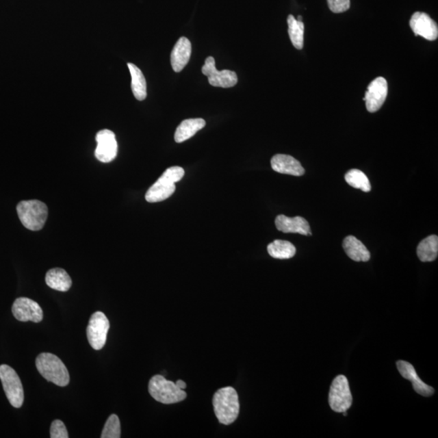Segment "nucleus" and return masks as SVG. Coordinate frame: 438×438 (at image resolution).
Here are the masks:
<instances>
[{"label":"nucleus","mask_w":438,"mask_h":438,"mask_svg":"<svg viewBox=\"0 0 438 438\" xmlns=\"http://www.w3.org/2000/svg\"><path fill=\"white\" fill-rule=\"evenodd\" d=\"M214 413L218 422L229 426L235 422L240 413L237 392L233 387L219 389L213 398Z\"/></svg>","instance_id":"nucleus-1"},{"label":"nucleus","mask_w":438,"mask_h":438,"mask_svg":"<svg viewBox=\"0 0 438 438\" xmlns=\"http://www.w3.org/2000/svg\"><path fill=\"white\" fill-rule=\"evenodd\" d=\"M35 363L38 372L48 382L62 387L69 384L70 376L67 367L55 355L41 353L38 355Z\"/></svg>","instance_id":"nucleus-2"},{"label":"nucleus","mask_w":438,"mask_h":438,"mask_svg":"<svg viewBox=\"0 0 438 438\" xmlns=\"http://www.w3.org/2000/svg\"><path fill=\"white\" fill-rule=\"evenodd\" d=\"M183 175L185 170L181 166H172L166 169L147 191L146 200L150 203H157L169 198L175 191V183L181 181Z\"/></svg>","instance_id":"nucleus-3"},{"label":"nucleus","mask_w":438,"mask_h":438,"mask_svg":"<svg viewBox=\"0 0 438 438\" xmlns=\"http://www.w3.org/2000/svg\"><path fill=\"white\" fill-rule=\"evenodd\" d=\"M16 210L22 224L26 229L34 231L43 229L48 216L45 203L38 200L22 201L17 205Z\"/></svg>","instance_id":"nucleus-4"},{"label":"nucleus","mask_w":438,"mask_h":438,"mask_svg":"<svg viewBox=\"0 0 438 438\" xmlns=\"http://www.w3.org/2000/svg\"><path fill=\"white\" fill-rule=\"evenodd\" d=\"M149 392L156 401L164 404H177L187 398V394L183 389L162 375L153 376L149 383Z\"/></svg>","instance_id":"nucleus-5"},{"label":"nucleus","mask_w":438,"mask_h":438,"mask_svg":"<svg viewBox=\"0 0 438 438\" xmlns=\"http://www.w3.org/2000/svg\"><path fill=\"white\" fill-rule=\"evenodd\" d=\"M0 380L12 407L20 409L24 402V389L16 372L7 365H0Z\"/></svg>","instance_id":"nucleus-6"},{"label":"nucleus","mask_w":438,"mask_h":438,"mask_svg":"<svg viewBox=\"0 0 438 438\" xmlns=\"http://www.w3.org/2000/svg\"><path fill=\"white\" fill-rule=\"evenodd\" d=\"M328 404L333 411L338 413H344L352 407V396L348 380L345 376H337L333 381L328 394Z\"/></svg>","instance_id":"nucleus-7"},{"label":"nucleus","mask_w":438,"mask_h":438,"mask_svg":"<svg viewBox=\"0 0 438 438\" xmlns=\"http://www.w3.org/2000/svg\"><path fill=\"white\" fill-rule=\"evenodd\" d=\"M110 322L106 315L96 312L92 315L87 326V338L94 350L102 349L106 344Z\"/></svg>","instance_id":"nucleus-8"},{"label":"nucleus","mask_w":438,"mask_h":438,"mask_svg":"<svg viewBox=\"0 0 438 438\" xmlns=\"http://www.w3.org/2000/svg\"><path fill=\"white\" fill-rule=\"evenodd\" d=\"M201 72L203 75L208 77L209 84L214 87L231 88L235 86L238 82L237 74L234 71L231 70L218 71L216 60L212 56L205 60Z\"/></svg>","instance_id":"nucleus-9"},{"label":"nucleus","mask_w":438,"mask_h":438,"mask_svg":"<svg viewBox=\"0 0 438 438\" xmlns=\"http://www.w3.org/2000/svg\"><path fill=\"white\" fill-rule=\"evenodd\" d=\"M12 314L20 322H41L43 319L42 309L36 301L29 298H17L13 303Z\"/></svg>","instance_id":"nucleus-10"},{"label":"nucleus","mask_w":438,"mask_h":438,"mask_svg":"<svg viewBox=\"0 0 438 438\" xmlns=\"http://www.w3.org/2000/svg\"><path fill=\"white\" fill-rule=\"evenodd\" d=\"M388 94V84L384 77H379L372 81L365 93L363 101H365L368 112L374 113L383 107Z\"/></svg>","instance_id":"nucleus-11"},{"label":"nucleus","mask_w":438,"mask_h":438,"mask_svg":"<svg viewBox=\"0 0 438 438\" xmlns=\"http://www.w3.org/2000/svg\"><path fill=\"white\" fill-rule=\"evenodd\" d=\"M98 146L95 150V157L102 163H111L116 159L118 152V144L116 135L112 131L104 129L99 131L96 136Z\"/></svg>","instance_id":"nucleus-12"},{"label":"nucleus","mask_w":438,"mask_h":438,"mask_svg":"<svg viewBox=\"0 0 438 438\" xmlns=\"http://www.w3.org/2000/svg\"><path fill=\"white\" fill-rule=\"evenodd\" d=\"M410 26L415 36H422L428 41H435L438 37L437 25L426 13L415 12L410 20Z\"/></svg>","instance_id":"nucleus-13"},{"label":"nucleus","mask_w":438,"mask_h":438,"mask_svg":"<svg viewBox=\"0 0 438 438\" xmlns=\"http://www.w3.org/2000/svg\"><path fill=\"white\" fill-rule=\"evenodd\" d=\"M397 368L402 378L413 383V389L416 393L424 397H430L435 394V389L420 380L415 368L410 363L404 361H398Z\"/></svg>","instance_id":"nucleus-14"},{"label":"nucleus","mask_w":438,"mask_h":438,"mask_svg":"<svg viewBox=\"0 0 438 438\" xmlns=\"http://www.w3.org/2000/svg\"><path fill=\"white\" fill-rule=\"evenodd\" d=\"M275 225L277 229L283 233H298L303 235H311L309 223L302 217L289 218L279 216L275 219Z\"/></svg>","instance_id":"nucleus-15"},{"label":"nucleus","mask_w":438,"mask_h":438,"mask_svg":"<svg viewBox=\"0 0 438 438\" xmlns=\"http://www.w3.org/2000/svg\"><path fill=\"white\" fill-rule=\"evenodd\" d=\"M271 166L276 172L302 177L305 170L295 157L287 155H276L271 159Z\"/></svg>","instance_id":"nucleus-16"},{"label":"nucleus","mask_w":438,"mask_h":438,"mask_svg":"<svg viewBox=\"0 0 438 438\" xmlns=\"http://www.w3.org/2000/svg\"><path fill=\"white\" fill-rule=\"evenodd\" d=\"M191 53L190 41L185 37L179 38L173 48L172 55H170V63H172V68L175 73L181 72L185 68L190 60Z\"/></svg>","instance_id":"nucleus-17"},{"label":"nucleus","mask_w":438,"mask_h":438,"mask_svg":"<svg viewBox=\"0 0 438 438\" xmlns=\"http://www.w3.org/2000/svg\"><path fill=\"white\" fill-rule=\"evenodd\" d=\"M343 247L347 255L355 261L366 262L370 260V251L368 250L365 245L355 236L349 235L346 237L344 240Z\"/></svg>","instance_id":"nucleus-18"},{"label":"nucleus","mask_w":438,"mask_h":438,"mask_svg":"<svg viewBox=\"0 0 438 438\" xmlns=\"http://www.w3.org/2000/svg\"><path fill=\"white\" fill-rule=\"evenodd\" d=\"M47 286L59 292H68L72 287V279L66 271L60 268L51 269L46 274Z\"/></svg>","instance_id":"nucleus-19"},{"label":"nucleus","mask_w":438,"mask_h":438,"mask_svg":"<svg viewBox=\"0 0 438 438\" xmlns=\"http://www.w3.org/2000/svg\"><path fill=\"white\" fill-rule=\"evenodd\" d=\"M207 125L203 119H188L183 120L178 126L175 134V141L182 143L194 137L197 131L203 129Z\"/></svg>","instance_id":"nucleus-20"},{"label":"nucleus","mask_w":438,"mask_h":438,"mask_svg":"<svg viewBox=\"0 0 438 438\" xmlns=\"http://www.w3.org/2000/svg\"><path fill=\"white\" fill-rule=\"evenodd\" d=\"M128 67L131 77V87L134 97L138 101H143L146 99L147 96L146 78H144L141 69L135 64L129 63Z\"/></svg>","instance_id":"nucleus-21"},{"label":"nucleus","mask_w":438,"mask_h":438,"mask_svg":"<svg viewBox=\"0 0 438 438\" xmlns=\"http://www.w3.org/2000/svg\"><path fill=\"white\" fill-rule=\"evenodd\" d=\"M438 255V237L435 235L423 240L417 247V256L422 262L435 261Z\"/></svg>","instance_id":"nucleus-22"},{"label":"nucleus","mask_w":438,"mask_h":438,"mask_svg":"<svg viewBox=\"0 0 438 438\" xmlns=\"http://www.w3.org/2000/svg\"><path fill=\"white\" fill-rule=\"evenodd\" d=\"M267 251L276 259H290L296 255V248L289 241L277 240L268 245Z\"/></svg>","instance_id":"nucleus-23"},{"label":"nucleus","mask_w":438,"mask_h":438,"mask_svg":"<svg viewBox=\"0 0 438 438\" xmlns=\"http://www.w3.org/2000/svg\"><path fill=\"white\" fill-rule=\"evenodd\" d=\"M288 34L291 41L296 49L304 47L305 25L303 21H297L292 15L287 17Z\"/></svg>","instance_id":"nucleus-24"},{"label":"nucleus","mask_w":438,"mask_h":438,"mask_svg":"<svg viewBox=\"0 0 438 438\" xmlns=\"http://www.w3.org/2000/svg\"><path fill=\"white\" fill-rule=\"evenodd\" d=\"M345 181L350 186L358 188L365 192L371 191V183L367 175L358 169L349 170L345 175Z\"/></svg>","instance_id":"nucleus-25"},{"label":"nucleus","mask_w":438,"mask_h":438,"mask_svg":"<svg viewBox=\"0 0 438 438\" xmlns=\"http://www.w3.org/2000/svg\"><path fill=\"white\" fill-rule=\"evenodd\" d=\"M121 437L120 422L119 417L115 414L110 415L106 424H105L102 432V438H120Z\"/></svg>","instance_id":"nucleus-26"},{"label":"nucleus","mask_w":438,"mask_h":438,"mask_svg":"<svg viewBox=\"0 0 438 438\" xmlns=\"http://www.w3.org/2000/svg\"><path fill=\"white\" fill-rule=\"evenodd\" d=\"M50 435L51 438H68V433L65 424L60 420H55L51 426Z\"/></svg>","instance_id":"nucleus-27"},{"label":"nucleus","mask_w":438,"mask_h":438,"mask_svg":"<svg viewBox=\"0 0 438 438\" xmlns=\"http://www.w3.org/2000/svg\"><path fill=\"white\" fill-rule=\"evenodd\" d=\"M327 2L331 12L335 13L347 12L350 7V0H327Z\"/></svg>","instance_id":"nucleus-28"},{"label":"nucleus","mask_w":438,"mask_h":438,"mask_svg":"<svg viewBox=\"0 0 438 438\" xmlns=\"http://www.w3.org/2000/svg\"><path fill=\"white\" fill-rule=\"evenodd\" d=\"M177 385V387L179 388H181L182 389H185L187 387V385L185 382H183V381L182 380H179L177 381V383H175Z\"/></svg>","instance_id":"nucleus-29"},{"label":"nucleus","mask_w":438,"mask_h":438,"mask_svg":"<svg viewBox=\"0 0 438 438\" xmlns=\"http://www.w3.org/2000/svg\"><path fill=\"white\" fill-rule=\"evenodd\" d=\"M297 21H302V16H298Z\"/></svg>","instance_id":"nucleus-30"}]
</instances>
